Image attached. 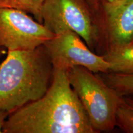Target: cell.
Here are the masks:
<instances>
[{"label":"cell","instance_id":"4fadbf2b","mask_svg":"<svg viewBox=\"0 0 133 133\" xmlns=\"http://www.w3.org/2000/svg\"><path fill=\"white\" fill-rule=\"evenodd\" d=\"M88 6H90L94 9H97L98 8V1L97 0H85Z\"/></svg>","mask_w":133,"mask_h":133},{"label":"cell","instance_id":"7a4b0ae2","mask_svg":"<svg viewBox=\"0 0 133 133\" xmlns=\"http://www.w3.org/2000/svg\"><path fill=\"white\" fill-rule=\"evenodd\" d=\"M53 69L43 45L8 51L0 65V109L11 114L42 97L52 81Z\"/></svg>","mask_w":133,"mask_h":133},{"label":"cell","instance_id":"52a82bcc","mask_svg":"<svg viewBox=\"0 0 133 133\" xmlns=\"http://www.w3.org/2000/svg\"><path fill=\"white\" fill-rule=\"evenodd\" d=\"M106 26L111 44L133 41V0L103 4Z\"/></svg>","mask_w":133,"mask_h":133},{"label":"cell","instance_id":"2e32d148","mask_svg":"<svg viewBox=\"0 0 133 133\" xmlns=\"http://www.w3.org/2000/svg\"><path fill=\"white\" fill-rule=\"evenodd\" d=\"M132 42H133V41H132Z\"/></svg>","mask_w":133,"mask_h":133},{"label":"cell","instance_id":"5b68a950","mask_svg":"<svg viewBox=\"0 0 133 133\" xmlns=\"http://www.w3.org/2000/svg\"><path fill=\"white\" fill-rule=\"evenodd\" d=\"M53 69L67 70L83 66L94 73L110 71L111 65L103 56L94 54L79 35L65 31L54 35L43 44Z\"/></svg>","mask_w":133,"mask_h":133},{"label":"cell","instance_id":"30bf717a","mask_svg":"<svg viewBox=\"0 0 133 133\" xmlns=\"http://www.w3.org/2000/svg\"><path fill=\"white\" fill-rule=\"evenodd\" d=\"M102 78L108 86L121 96L133 93V74L105 73Z\"/></svg>","mask_w":133,"mask_h":133},{"label":"cell","instance_id":"3957f363","mask_svg":"<svg viewBox=\"0 0 133 133\" xmlns=\"http://www.w3.org/2000/svg\"><path fill=\"white\" fill-rule=\"evenodd\" d=\"M66 71L70 85L96 132L114 129L121 96L102 76L83 66H76Z\"/></svg>","mask_w":133,"mask_h":133},{"label":"cell","instance_id":"7c38bea8","mask_svg":"<svg viewBox=\"0 0 133 133\" xmlns=\"http://www.w3.org/2000/svg\"><path fill=\"white\" fill-rule=\"evenodd\" d=\"M9 113L4 110L0 109V133L3 132V129L4 127L5 121L9 115Z\"/></svg>","mask_w":133,"mask_h":133},{"label":"cell","instance_id":"8fae6325","mask_svg":"<svg viewBox=\"0 0 133 133\" xmlns=\"http://www.w3.org/2000/svg\"><path fill=\"white\" fill-rule=\"evenodd\" d=\"M43 0H0V8L21 10L33 15L36 21L42 24L41 8Z\"/></svg>","mask_w":133,"mask_h":133},{"label":"cell","instance_id":"9c48e42d","mask_svg":"<svg viewBox=\"0 0 133 133\" xmlns=\"http://www.w3.org/2000/svg\"><path fill=\"white\" fill-rule=\"evenodd\" d=\"M116 126L124 132L133 133V93L121 96L116 111Z\"/></svg>","mask_w":133,"mask_h":133},{"label":"cell","instance_id":"5bb4252c","mask_svg":"<svg viewBox=\"0 0 133 133\" xmlns=\"http://www.w3.org/2000/svg\"><path fill=\"white\" fill-rule=\"evenodd\" d=\"M124 0H103V4H114V3H118Z\"/></svg>","mask_w":133,"mask_h":133},{"label":"cell","instance_id":"8992f818","mask_svg":"<svg viewBox=\"0 0 133 133\" xmlns=\"http://www.w3.org/2000/svg\"><path fill=\"white\" fill-rule=\"evenodd\" d=\"M54 35L21 10L0 8V47L8 51L33 49Z\"/></svg>","mask_w":133,"mask_h":133},{"label":"cell","instance_id":"ba28073f","mask_svg":"<svg viewBox=\"0 0 133 133\" xmlns=\"http://www.w3.org/2000/svg\"><path fill=\"white\" fill-rule=\"evenodd\" d=\"M103 57L111 65L109 72L133 74V42L111 44Z\"/></svg>","mask_w":133,"mask_h":133},{"label":"cell","instance_id":"277c9868","mask_svg":"<svg viewBox=\"0 0 133 133\" xmlns=\"http://www.w3.org/2000/svg\"><path fill=\"white\" fill-rule=\"evenodd\" d=\"M86 4L83 0H43L42 24L54 35L74 31L92 48L97 40L99 31Z\"/></svg>","mask_w":133,"mask_h":133},{"label":"cell","instance_id":"9a60e30c","mask_svg":"<svg viewBox=\"0 0 133 133\" xmlns=\"http://www.w3.org/2000/svg\"><path fill=\"white\" fill-rule=\"evenodd\" d=\"M4 53H5V51L4 49H3V48L0 47V57H1V56H3Z\"/></svg>","mask_w":133,"mask_h":133},{"label":"cell","instance_id":"6da1fadb","mask_svg":"<svg viewBox=\"0 0 133 133\" xmlns=\"http://www.w3.org/2000/svg\"><path fill=\"white\" fill-rule=\"evenodd\" d=\"M3 133H94L88 116L70 85L67 71L53 69L42 97L9 114Z\"/></svg>","mask_w":133,"mask_h":133}]
</instances>
